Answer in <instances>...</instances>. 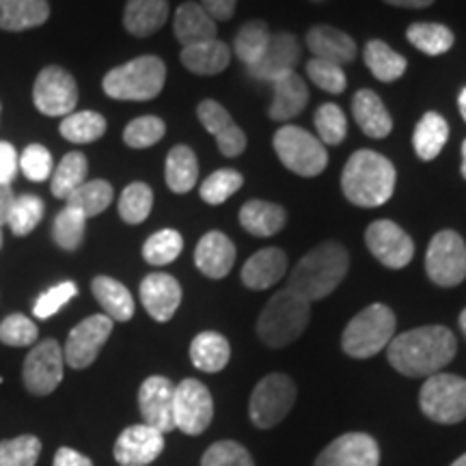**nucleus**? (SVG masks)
<instances>
[{"instance_id":"ea45409f","label":"nucleus","mask_w":466,"mask_h":466,"mask_svg":"<svg viewBox=\"0 0 466 466\" xmlns=\"http://www.w3.org/2000/svg\"><path fill=\"white\" fill-rule=\"evenodd\" d=\"M406 37L417 50L430 56L445 55V52L451 50L453 42H456L450 28L445 25H434V22H415V25L408 26Z\"/></svg>"},{"instance_id":"4be33fe9","label":"nucleus","mask_w":466,"mask_h":466,"mask_svg":"<svg viewBox=\"0 0 466 466\" xmlns=\"http://www.w3.org/2000/svg\"><path fill=\"white\" fill-rule=\"evenodd\" d=\"M195 264L209 279H223L236 264V244L223 231H208L195 248Z\"/></svg>"},{"instance_id":"e2e57ef3","label":"nucleus","mask_w":466,"mask_h":466,"mask_svg":"<svg viewBox=\"0 0 466 466\" xmlns=\"http://www.w3.org/2000/svg\"><path fill=\"white\" fill-rule=\"evenodd\" d=\"M458 106H460V113H462V119L466 121V86L462 91H460V97H458Z\"/></svg>"},{"instance_id":"f3484780","label":"nucleus","mask_w":466,"mask_h":466,"mask_svg":"<svg viewBox=\"0 0 466 466\" xmlns=\"http://www.w3.org/2000/svg\"><path fill=\"white\" fill-rule=\"evenodd\" d=\"M162 450H165V434L138 423L119 434L113 447V456L121 466H147L160 456Z\"/></svg>"},{"instance_id":"aec40b11","label":"nucleus","mask_w":466,"mask_h":466,"mask_svg":"<svg viewBox=\"0 0 466 466\" xmlns=\"http://www.w3.org/2000/svg\"><path fill=\"white\" fill-rule=\"evenodd\" d=\"M299 58H300L299 39H296L291 33H277L270 37V42H268L259 61L248 67V74L250 78L255 80L272 83V80L279 78V76L294 72Z\"/></svg>"},{"instance_id":"7c9ffc66","label":"nucleus","mask_w":466,"mask_h":466,"mask_svg":"<svg viewBox=\"0 0 466 466\" xmlns=\"http://www.w3.org/2000/svg\"><path fill=\"white\" fill-rule=\"evenodd\" d=\"M288 223V214L281 206L270 201L253 199L247 201L240 209V225L255 238H270L279 233Z\"/></svg>"},{"instance_id":"2f4dec72","label":"nucleus","mask_w":466,"mask_h":466,"mask_svg":"<svg viewBox=\"0 0 466 466\" xmlns=\"http://www.w3.org/2000/svg\"><path fill=\"white\" fill-rule=\"evenodd\" d=\"M91 291L104 309V316L113 322H127L134 316V299L130 289L113 277H96L91 281Z\"/></svg>"},{"instance_id":"6e6d98bb","label":"nucleus","mask_w":466,"mask_h":466,"mask_svg":"<svg viewBox=\"0 0 466 466\" xmlns=\"http://www.w3.org/2000/svg\"><path fill=\"white\" fill-rule=\"evenodd\" d=\"M52 154L44 145L35 143L22 151L20 156V171L25 173L26 179L31 182H46L52 175Z\"/></svg>"},{"instance_id":"4468645a","label":"nucleus","mask_w":466,"mask_h":466,"mask_svg":"<svg viewBox=\"0 0 466 466\" xmlns=\"http://www.w3.org/2000/svg\"><path fill=\"white\" fill-rule=\"evenodd\" d=\"M63 365H66V359H63L61 343L56 339L37 343L28 352V357L25 359V370H22L26 391L37 395V398L56 391V387L63 380Z\"/></svg>"},{"instance_id":"49530a36","label":"nucleus","mask_w":466,"mask_h":466,"mask_svg":"<svg viewBox=\"0 0 466 466\" xmlns=\"http://www.w3.org/2000/svg\"><path fill=\"white\" fill-rule=\"evenodd\" d=\"M42 453V441L33 434L0 441V466H35Z\"/></svg>"},{"instance_id":"4c0bfd02","label":"nucleus","mask_w":466,"mask_h":466,"mask_svg":"<svg viewBox=\"0 0 466 466\" xmlns=\"http://www.w3.org/2000/svg\"><path fill=\"white\" fill-rule=\"evenodd\" d=\"M58 130H61V137L66 141L86 145L104 137V132H106V119H104V115L96 113V110H78V113L63 116Z\"/></svg>"},{"instance_id":"72a5a7b5","label":"nucleus","mask_w":466,"mask_h":466,"mask_svg":"<svg viewBox=\"0 0 466 466\" xmlns=\"http://www.w3.org/2000/svg\"><path fill=\"white\" fill-rule=\"evenodd\" d=\"M167 186L177 195L190 192L199 179V162H197L195 151L188 145H175L167 156L165 167Z\"/></svg>"},{"instance_id":"de8ad7c7","label":"nucleus","mask_w":466,"mask_h":466,"mask_svg":"<svg viewBox=\"0 0 466 466\" xmlns=\"http://www.w3.org/2000/svg\"><path fill=\"white\" fill-rule=\"evenodd\" d=\"M167 134V126L160 116L145 115L130 121L124 130V143L132 149H147L160 143Z\"/></svg>"},{"instance_id":"37998d69","label":"nucleus","mask_w":466,"mask_h":466,"mask_svg":"<svg viewBox=\"0 0 466 466\" xmlns=\"http://www.w3.org/2000/svg\"><path fill=\"white\" fill-rule=\"evenodd\" d=\"M184 238L175 229H162L151 233L147 242L143 244V258L151 266H167L173 264L182 255Z\"/></svg>"},{"instance_id":"338daca9","label":"nucleus","mask_w":466,"mask_h":466,"mask_svg":"<svg viewBox=\"0 0 466 466\" xmlns=\"http://www.w3.org/2000/svg\"><path fill=\"white\" fill-rule=\"evenodd\" d=\"M451 466H466V453H464V456H460Z\"/></svg>"},{"instance_id":"ddd939ff","label":"nucleus","mask_w":466,"mask_h":466,"mask_svg":"<svg viewBox=\"0 0 466 466\" xmlns=\"http://www.w3.org/2000/svg\"><path fill=\"white\" fill-rule=\"evenodd\" d=\"M113 319L104 313L91 316L69 330L66 346H63V359L74 370H86L96 363L97 354L113 333Z\"/></svg>"},{"instance_id":"c9c22d12","label":"nucleus","mask_w":466,"mask_h":466,"mask_svg":"<svg viewBox=\"0 0 466 466\" xmlns=\"http://www.w3.org/2000/svg\"><path fill=\"white\" fill-rule=\"evenodd\" d=\"M447 138H450L447 121L439 113H425L415 127V134H412V145H415L419 158L430 162L436 156H441Z\"/></svg>"},{"instance_id":"a211bd4d","label":"nucleus","mask_w":466,"mask_h":466,"mask_svg":"<svg viewBox=\"0 0 466 466\" xmlns=\"http://www.w3.org/2000/svg\"><path fill=\"white\" fill-rule=\"evenodd\" d=\"M380 447L374 436L363 432H350L330 442L319 453L316 466H378Z\"/></svg>"},{"instance_id":"5701e85b","label":"nucleus","mask_w":466,"mask_h":466,"mask_svg":"<svg viewBox=\"0 0 466 466\" xmlns=\"http://www.w3.org/2000/svg\"><path fill=\"white\" fill-rule=\"evenodd\" d=\"M307 48L313 52V58L330 61L335 66H346L357 58V44L348 33L339 28L318 25L307 33Z\"/></svg>"},{"instance_id":"774afa93","label":"nucleus","mask_w":466,"mask_h":466,"mask_svg":"<svg viewBox=\"0 0 466 466\" xmlns=\"http://www.w3.org/2000/svg\"><path fill=\"white\" fill-rule=\"evenodd\" d=\"M0 247H3V231H0Z\"/></svg>"},{"instance_id":"69168bd1","label":"nucleus","mask_w":466,"mask_h":466,"mask_svg":"<svg viewBox=\"0 0 466 466\" xmlns=\"http://www.w3.org/2000/svg\"><path fill=\"white\" fill-rule=\"evenodd\" d=\"M462 177L466 179V141L462 143Z\"/></svg>"},{"instance_id":"39448f33","label":"nucleus","mask_w":466,"mask_h":466,"mask_svg":"<svg viewBox=\"0 0 466 466\" xmlns=\"http://www.w3.org/2000/svg\"><path fill=\"white\" fill-rule=\"evenodd\" d=\"M311 318V302L285 288L277 291L258 319L259 339L270 348H285L305 333Z\"/></svg>"},{"instance_id":"9d476101","label":"nucleus","mask_w":466,"mask_h":466,"mask_svg":"<svg viewBox=\"0 0 466 466\" xmlns=\"http://www.w3.org/2000/svg\"><path fill=\"white\" fill-rule=\"evenodd\" d=\"M425 270L441 288H456L466 279V244L451 229L439 231L425 253Z\"/></svg>"},{"instance_id":"473e14b6","label":"nucleus","mask_w":466,"mask_h":466,"mask_svg":"<svg viewBox=\"0 0 466 466\" xmlns=\"http://www.w3.org/2000/svg\"><path fill=\"white\" fill-rule=\"evenodd\" d=\"M229 341L220 333H214V330L199 333L190 343L192 365L199 371H206V374H217V371L225 370L227 363H229Z\"/></svg>"},{"instance_id":"b1692460","label":"nucleus","mask_w":466,"mask_h":466,"mask_svg":"<svg viewBox=\"0 0 466 466\" xmlns=\"http://www.w3.org/2000/svg\"><path fill=\"white\" fill-rule=\"evenodd\" d=\"M288 270V255L281 248H261L250 255L242 268V283L248 289H268L279 283Z\"/></svg>"},{"instance_id":"13d9d810","label":"nucleus","mask_w":466,"mask_h":466,"mask_svg":"<svg viewBox=\"0 0 466 466\" xmlns=\"http://www.w3.org/2000/svg\"><path fill=\"white\" fill-rule=\"evenodd\" d=\"M238 0H201V7L208 11L214 22H227L236 14Z\"/></svg>"},{"instance_id":"603ef678","label":"nucleus","mask_w":466,"mask_h":466,"mask_svg":"<svg viewBox=\"0 0 466 466\" xmlns=\"http://www.w3.org/2000/svg\"><path fill=\"white\" fill-rule=\"evenodd\" d=\"M201 466H255L253 458L236 441H218L203 453Z\"/></svg>"},{"instance_id":"5fc2aeb1","label":"nucleus","mask_w":466,"mask_h":466,"mask_svg":"<svg viewBox=\"0 0 466 466\" xmlns=\"http://www.w3.org/2000/svg\"><path fill=\"white\" fill-rule=\"evenodd\" d=\"M307 74L309 78L326 93L339 96V93L346 91V74H343L341 66H335V63L330 61H322V58H311V61L307 63Z\"/></svg>"},{"instance_id":"6ab92c4d","label":"nucleus","mask_w":466,"mask_h":466,"mask_svg":"<svg viewBox=\"0 0 466 466\" xmlns=\"http://www.w3.org/2000/svg\"><path fill=\"white\" fill-rule=\"evenodd\" d=\"M197 116H199L201 126L217 138L220 154L227 158H236L247 149V134L233 121V116L227 113L223 104L203 100L197 108Z\"/></svg>"},{"instance_id":"58836bf2","label":"nucleus","mask_w":466,"mask_h":466,"mask_svg":"<svg viewBox=\"0 0 466 466\" xmlns=\"http://www.w3.org/2000/svg\"><path fill=\"white\" fill-rule=\"evenodd\" d=\"M115 190L106 179H86V182L76 188L72 195L67 197V206L83 212L86 218L97 217L113 203Z\"/></svg>"},{"instance_id":"1a4fd4ad","label":"nucleus","mask_w":466,"mask_h":466,"mask_svg":"<svg viewBox=\"0 0 466 466\" xmlns=\"http://www.w3.org/2000/svg\"><path fill=\"white\" fill-rule=\"evenodd\" d=\"M296 401V384L285 374H270L258 382L250 395V421L259 430L275 428L288 417Z\"/></svg>"},{"instance_id":"bf43d9fd","label":"nucleus","mask_w":466,"mask_h":466,"mask_svg":"<svg viewBox=\"0 0 466 466\" xmlns=\"http://www.w3.org/2000/svg\"><path fill=\"white\" fill-rule=\"evenodd\" d=\"M52 466H93V462L80 451L72 450V447H61L55 456V464Z\"/></svg>"},{"instance_id":"0e129e2a","label":"nucleus","mask_w":466,"mask_h":466,"mask_svg":"<svg viewBox=\"0 0 466 466\" xmlns=\"http://www.w3.org/2000/svg\"><path fill=\"white\" fill-rule=\"evenodd\" d=\"M460 329H462V333L466 337V309L462 313H460Z\"/></svg>"},{"instance_id":"052dcab7","label":"nucleus","mask_w":466,"mask_h":466,"mask_svg":"<svg viewBox=\"0 0 466 466\" xmlns=\"http://www.w3.org/2000/svg\"><path fill=\"white\" fill-rule=\"evenodd\" d=\"M14 190H11V186L7 184H0V225L7 223V217H9V209L14 206Z\"/></svg>"},{"instance_id":"09e8293b","label":"nucleus","mask_w":466,"mask_h":466,"mask_svg":"<svg viewBox=\"0 0 466 466\" xmlns=\"http://www.w3.org/2000/svg\"><path fill=\"white\" fill-rule=\"evenodd\" d=\"M242 173L233 171V168H220V171H214L206 182L201 184L199 195L203 201L209 203V206H220V203H225L231 195H236V192L242 188Z\"/></svg>"},{"instance_id":"a878e982","label":"nucleus","mask_w":466,"mask_h":466,"mask_svg":"<svg viewBox=\"0 0 466 466\" xmlns=\"http://www.w3.org/2000/svg\"><path fill=\"white\" fill-rule=\"evenodd\" d=\"M352 115L360 130L370 138H387L393 130V119L380 96L371 89L357 91L352 100Z\"/></svg>"},{"instance_id":"4d7b16f0","label":"nucleus","mask_w":466,"mask_h":466,"mask_svg":"<svg viewBox=\"0 0 466 466\" xmlns=\"http://www.w3.org/2000/svg\"><path fill=\"white\" fill-rule=\"evenodd\" d=\"M17 168H20V158L11 143L0 141V184H11L15 179Z\"/></svg>"},{"instance_id":"412c9836","label":"nucleus","mask_w":466,"mask_h":466,"mask_svg":"<svg viewBox=\"0 0 466 466\" xmlns=\"http://www.w3.org/2000/svg\"><path fill=\"white\" fill-rule=\"evenodd\" d=\"M141 300L156 322H168L182 305V285L167 272H151L141 283Z\"/></svg>"},{"instance_id":"0eeeda50","label":"nucleus","mask_w":466,"mask_h":466,"mask_svg":"<svg viewBox=\"0 0 466 466\" xmlns=\"http://www.w3.org/2000/svg\"><path fill=\"white\" fill-rule=\"evenodd\" d=\"M277 158L288 167L291 173L300 177H316L329 165V151L324 143L299 126H283L275 134Z\"/></svg>"},{"instance_id":"c03bdc74","label":"nucleus","mask_w":466,"mask_h":466,"mask_svg":"<svg viewBox=\"0 0 466 466\" xmlns=\"http://www.w3.org/2000/svg\"><path fill=\"white\" fill-rule=\"evenodd\" d=\"M46 212L44 201L37 195H20L14 199V206L9 209L7 225L14 231V236L25 238L35 227L42 223Z\"/></svg>"},{"instance_id":"a18cd8bd","label":"nucleus","mask_w":466,"mask_h":466,"mask_svg":"<svg viewBox=\"0 0 466 466\" xmlns=\"http://www.w3.org/2000/svg\"><path fill=\"white\" fill-rule=\"evenodd\" d=\"M151 208H154V192H151L147 184L134 182L121 192L119 217L127 225H138L143 220H147Z\"/></svg>"},{"instance_id":"f03ea898","label":"nucleus","mask_w":466,"mask_h":466,"mask_svg":"<svg viewBox=\"0 0 466 466\" xmlns=\"http://www.w3.org/2000/svg\"><path fill=\"white\" fill-rule=\"evenodd\" d=\"M393 162L371 149H359L350 156L341 173V190L359 208H380L395 192Z\"/></svg>"},{"instance_id":"9b49d317","label":"nucleus","mask_w":466,"mask_h":466,"mask_svg":"<svg viewBox=\"0 0 466 466\" xmlns=\"http://www.w3.org/2000/svg\"><path fill=\"white\" fill-rule=\"evenodd\" d=\"M175 430L188 436H199L208 430L214 417V400L208 387L195 378H186L175 387L173 400Z\"/></svg>"},{"instance_id":"79ce46f5","label":"nucleus","mask_w":466,"mask_h":466,"mask_svg":"<svg viewBox=\"0 0 466 466\" xmlns=\"http://www.w3.org/2000/svg\"><path fill=\"white\" fill-rule=\"evenodd\" d=\"M86 231V217L78 209L66 206L56 214L55 225H52V240L61 250L74 253L80 248L85 240Z\"/></svg>"},{"instance_id":"e433bc0d","label":"nucleus","mask_w":466,"mask_h":466,"mask_svg":"<svg viewBox=\"0 0 466 466\" xmlns=\"http://www.w3.org/2000/svg\"><path fill=\"white\" fill-rule=\"evenodd\" d=\"M365 63L370 72L382 83H395L406 72V58L398 55L391 46L380 42V39H371L365 46Z\"/></svg>"},{"instance_id":"8fccbe9b","label":"nucleus","mask_w":466,"mask_h":466,"mask_svg":"<svg viewBox=\"0 0 466 466\" xmlns=\"http://www.w3.org/2000/svg\"><path fill=\"white\" fill-rule=\"evenodd\" d=\"M313 121H316L319 141L326 145L343 143V138H346V132H348V119L337 104H322V106L316 110Z\"/></svg>"},{"instance_id":"7ed1b4c3","label":"nucleus","mask_w":466,"mask_h":466,"mask_svg":"<svg viewBox=\"0 0 466 466\" xmlns=\"http://www.w3.org/2000/svg\"><path fill=\"white\" fill-rule=\"evenodd\" d=\"M348 266V250L339 242H324L309 250L305 258L296 264L289 275L288 288L307 302L322 300L339 288Z\"/></svg>"},{"instance_id":"cd10ccee","label":"nucleus","mask_w":466,"mask_h":466,"mask_svg":"<svg viewBox=\"0 0 466 466\" xmlns=\"http://www.w3.org/2000/svg\"><path fill=\"white\" fill-rule=\"evenodd\" d=\"M168 20V0H127L124 26L134 37L158 33Z\"/></svg>"},{"instance_id":"dca6fc26","label":"nucleus","mask_w":466,"mask_h":466,"mask_svg":"<svg viewBox=\"0 0 466 466\" xmlns=\"http://www.w3.org/2000/svg\"><path fill=\"white\" fill-rule=\"evenodd\" d=\"M173 400L175 384L165 376H149L138 389V408H141L143 423L162 434L173 432Z\"/></svg>"},{"instance_id":"3c124183","label":"nucleus","mask_w":466,"mask_h":466,"mask_svg":"<svg viewBox=\"0 0 466 466\" xmlns=\"http://www.w3.org/2000/svg\"><path fill=\"white\" fill-rule=\"evenodd\" d=\"M39 337V329L31 318L22 313H11L0 322V343L11 348L33 346Z\"/></svg>"},{"instance_id":"2eb2a0df","label":"nucleus","mask_w":466,"mask_h":466,"mask_svg":"<svg viewBox=\"0 0 466 466\" xmlns=\"http://www.w3.org/2000/svg\"><path fill=\"white\" fill-rule=\"evenodd\" d=\"M365 244L382 266L400 270L415 258V242L393 220H376L367 227Z\"/></svg>"},{"instance_id":"20e7f679","label":"nucleus","mask_w":466,"mask_h":466,"mask_svg":"<svg viewBox=\"0 0 466 466\" xmlns=\"http://www.w3.org/2000/svg\"><path fill=\"white\" fill-rule=\"evenodd\" d=\"M167 83V66L158 56H138L104 76L102 89L113 100L147 102L160 96Z\"/></svg>"},{"instance_id":"a19ab883","label":"nucleus","mask_w":466,"mask_h":466,"mask_svg":"<svg viewBox=\"0 0 466 466\" xmlns=\"http://www.w3.org/2000/svg\"><path fill=\"white\" fill-rule=\"evenodd\" d=\"M270 37H272V33L268 31L266 22H261V20L247 22V25L238 31L236 39H233V50H236V56L240 58L247 67L255 66V63L261 58V55H264Z\"/></svg>"},{"instance_id":"c756f323","label":"nucleus","mask_w":466,"mask_h":466,"mask_svg":"<svg viewBox=\"0 0 466 466\" xmlns=\"http://www.w3.org/2000/svg\"><path fill=\"white\" fill-rule=\"evenodd\" d=\"M50 17L48 0H0V28L20 33L42 26Z\"/></svg>"},{"instance_id":"864d4df0","label":"nucleus","mask_w":466,"mask_h":466,"mask_svg":"<svg viewBox=\"0 0 466 466\" xmlns=\"http://www.w3.org/2000/svg\"><path fill=\"white\" fill-rule=\"evenodd\" d=\"M78 296V285L74 281H63L55 285V288L46 289L33 305V313L35 318L39 319H48L52 316H56L63 307L67 305L69 300Z\"/></svg>"},{"instance_id":"f704fd0d","label":"nucleus","mask_w":466,"mask_h":466,"mask_svg":"<svg viewBox=\"0 0 466 466\" xmlns=\"http://www.w3.org/2000/svg\"><path fill=\"white\" fill-rule=\"evenodd\" d=\"M86 173H89V160L83 151H69L58 162L55 173L50 175V190L56 199H66L72 195L76 188H80L86 182Z\"/></svg>"},{"instance_id":"f8f14e48","label":"nucleus","mask_w":466,"mask_h":466,"mask_svg":"<svg viewBox=\"0 0 466 466\" xmlns=\"http://www.w3.org/2000/svg\"><path fill=\"white\" fill-rule=\"evenodd\" d=\"M35 108L46 116H67L78 104V85L67 69L48 66L39 72L33 86Z\"/></svg>"},{"instance_id":"c85d7f7f","label":"nucleus","mask_w":466,"mask_h":466,"mask_svg":"<svg viewBox=\"0 0 466 466\" xmlns=\"http://www.w3.org/2000/svg\"><path fill=\"white\" fill-rule=\"evenodd\" d=\"M179 58H182V66L188 72L199 76H214L229 66L231 52L229 46L220 42V39H209V42L186 46Z\"/></svg>"},{"instance_id":"bb28decb","label":"nucleus","mask_w":466,"mask_h":466,"mask_svg":"<svg viewBox=\"0 0 466 466\" xmlns=\"http://www.w3.org/2000/svg\"><path fill=\"white\" fill-rule=\"evenodd\" d=\"M173 31L177 42L186 48V46L217 39V22L209 17V14L201 5L184 3L182 7L175 11Z\"/></svg>"},{"instance_id":"6e6552de","label":"nucleus","mask_w":466,"mask_h":466,"mask_svg":"<svg viewBox=\"0 0 466 466\" xmlns=\"http://www.w3.org/2000/svg\"><path fill=\"white\" fill-rule=\"evenodd\" d=\"M423 415L436 423H460L466 419V380L453 374H434L419 393Z\"/></svg>"},{"instance_id":"393cba45","label":"nucleus","mask_w":466,"mask_h":466,"mask_svg":"<svg viewBox=\"0 0 466 466\" xmlns=\"http://www.w3.org/2000/svg\"><path fill=\"white\" fill-rule=\"evenodd\" d=\"M272 89H275V96H272V104L268 108L270 119L289 121L305 110L309 102V89L305 80L296 72H288L272 80Z\"/></svg>"},{"instance_id":"f257e3e1","label":"nucleus","mask_w":466,"mask_h":466,"mask_svg":"<svg viewBox=\"0 0 466 466\" xmlns=\"http://www.w3.org/2000/svg\"><path fill=\"white\" fill-rule=\"evenodd\" d=\"M458 352L456 337L447 326H421L393 337L387 346L389 363L401 376L423 378L439 374Z\"/></svg>"},{"instance_id":"423d86ee","label":"nucleus","mask_w":466,"mask_h":466,"mask_svg":"<svg viewBox=\"0 0 466 466\" xmlns=\"http://www.w3.org/2000/svg\"><path fill=\"white\" fill-rule=\"evenodd\" d=\"M395 313L387 305H370L350 319L341 337L343 352L352 359H371L395 337Z\"/></svg>"},{"instance_id":"680f3d73","label":"nucleus","mask_w":466,"mask_h":466,"mask_svg":"<svg viewBox=\"0 0 466 466\" xmlns=\"http://www.w3.org/2000/svg\"><path fill=\"white\" fill-rule=\"evenodd\" d=\"M387 5H393V7H401V9H423L430 7L434 0H384Z\"/></svg>"}]
</instances>
